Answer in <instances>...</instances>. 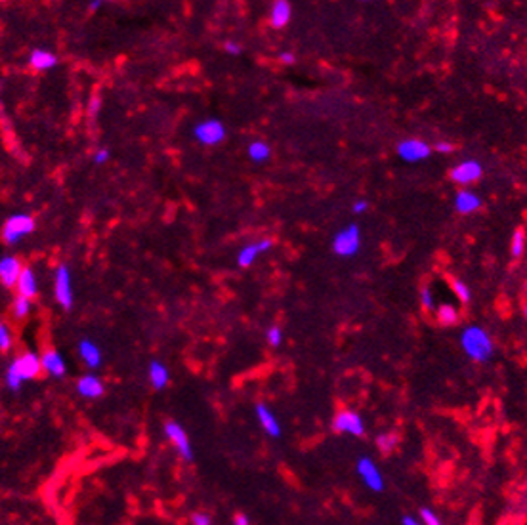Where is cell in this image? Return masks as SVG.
I'll return each mask as SVG.
<instances>
[{
  "instance_id": "obj_32",
  "label": "cell",
  "mask_w": 527,
  "mask_h": 525,
  "mask_svg": "<svg viewBox=\"0 0 527 525\" xmlns=\"http://www.w3.org/2000/svg\"><path fill=\"white\" fill-rule=\"evenodd\" d=\"M420 304L425 309H434V295L428 287L420 288Z\"/></svg>"
},
{
  "instance_id": "obj_37",
  "label": "cell",
  "mask_w": 527,
  "mask_h": 525,
  "mask_svg": "<svg viewBox=\"0 0 527 525\" xmlns=\"http://www.w3.org/2000/svg\"><path fill=\"white\" fill-rule=\"evenodd\" d=\"M369 211V201L365 199H360V201H355L354 203V212L355 214H363V212Z\"/></svg>"
},
{
  "instance_id": "obj_19",
  "label": "cell",
  "mask_w": 527,
  "mask_h": 525,
  "mask_svg": "<svg viewBox=\"0 0 527 525\" xmlns=\"http://www.w3.org/2000/svg\"><path fill=\"white\" fill-rule=\"evenodd\" d=\"M455 208L458 214H472L482 208V199L470 189H461L455 195Z\"/></svg>"
},
{
  "instance_id": "obj_41",
  "label": "cell",
  "mask_w": 527,
  "mask_h": 525,
  "mask_svg": "<svg viewBox=\"0 0 527 525\" xmlns=\"http://www.w3.org/2000/svg\"><path fill=\"white\" fill-rule=\"evenodd\" d=\"M403 525H422V524H418L417 519H413L411 516H405V518H403Z\"/></svg>"
},
{
  "instance_id": "obj_12",
  "label": "cell",
  "mask_w": 527,
  "mask_h": 525,
  "mask_svg": "<svg viewBox=\"0 0 527 525\" xmlns=\"http://www.w3.org/2000/svg\"><path fill=\"white\" fill-rule=\"evenodd\" d=\"M23 264L18 256L13 254H6L0 258V285L4 288H13L18 285L21 271H23Z\"/></svg>"
},
{
  "instance_id": "obj_17",
  "label": "cell",
  "mask_w": 527,
  "mask_h": 525,
  "mask_svg": "<svg viewBox=\"0 0 527 525\" xmlns=\"http://www.w3.org/2000/svg\"><path fill=\"white\" fill-rule=\"evenodd\" d=\"M78 355L83 359V363L88 369H100L102 367L103 355L102 350L97 346L96 342L90 338H83L78 342Z\"/></svg>"
},
{
  "instance_id": "obj_26",
  "label": "cell",
  "mask_w": 527,
  "mask_h": 525,
  "mask_svg": "<svg viewBox=\"0 0 527 525\" xmlns=\"http://www.w3.org/2000/svg\"><path fill=\"white\" fill-rule=\"evenodd\" d=\"M523 250H526V231L518 230L512 233V241H510V254L512 258H520L523 254Z\"/></svg>"
},
{
  "instance_id": "obj_3",
  "label": "cell",
  "mask_w": 527,
  "mask_h": 525,
  "mask_svg": "<svg viewBox=\"0 0 527 525\" xmlns=\"http://www.w3.org/2000/svg\"><path fill=\"white\" fill-rule=\"evenodd\" d=\"M162 432H165V437L170 442V445L176 449V453H178V456H180L182 461L191 462L193 459H195L191 440H189L186 428H184L180 423H176V420H167L165 426H162Z\"/></svg>"
},
{
  "instance_id": "obj_22",
  "label": "cell",
  "mask_w": 527,
  "mask_h": 525,
  "mask_svg": "<svg viewBox=\"0 0 527 525\" xmlns=\"http://www.w3.org/2000/svg\"><path fill=\"white\" fill-rule=\"evenodd\" d=\"M290 18H292V8L287 0H277L273 2L270 12V25L273 29H283L289 25Z\"/></svg>"
},
{
  "instance_id": "obj_6",
  "label": "cell",
  "mask_w": 527,
  "mask_h": 525,
  "mask_svg": "<svg viewBox=\"0 0 527 525\" xmlns=\"http://www.w3.org/2000/svg\"><path fill=\"white\" fill-rule=\"evenodd\" d=\"M225 134H227V130H225L224 122L218 119H205L193 126V138L206 148L220 146L225 140Z\"/></svg>"
},
{
  "instance_id": "obj_29",
  "label": "cell",
  "mask_w": 527,
  "mask_h": 525,
  "mask_svg": "<svg viewBox=\"0 0 527 525\" xmlns=\"http://www.w3.org/2000/svg\"><path fill=\"white\" fill-rule=\"evenodd\" d=\"M13 344L12 329L8 327L4 321H0V352H8Z\"/></svg>"
},
{
  "instance_id": "obj_4",
  "label": "cell",
  "mask_w": 527,
  "mask_h": 525,
  "mask_svg": "<svg viewBox=\"0 0 527 525\" xmlns=\"http://www.w3.org/2000/svg\"><path fill=\"white\" fill-rule=\"evenodd\" d=\"M35 231V218L31 214H23V212H18L4 222V228H2V239L6 244H16L20 243L21 239L29 235Z\"/></svg>"
},
{
  "instance_id": "obj_40",
  "label": "cell",
  "mask_w": 527,
  "mask_h": 525,
  "mask_svg": "<svg viewBox=\"0 0 527 525\" xmlns=\"http://www.w3.org/2000/svg\"><path fill=\"white\" fill-rule=\"evenodd\" d=\"M100 105H102V103H100V100H97V98H94V100L90 102V107H88V113H90L92 117L97 115V111H100Z\"/></svg>"
},
{
  "instance_id": "obj_34",
  "label": "cell",
  "mask_w": 527,
  "mask_h": 525,
  "mask_svg": "<svg viewBox=\"0 0 527 525\" xmlns=\"http://www.w3.org/2000/svg\"><path fill=\"white\" fill-rule=\"evenodd\" d=\"M224 50L230 54V56H239L241 52H243V46L239 45V42H235V40H227L224 45Z\"/></svg>"
},
{
  "instance_id": "obj_7",
  "label": "cell",
  "mask_w": 527,
  "mask_h": 525,
  "mask_svg": "<svg viewBox=\"0 0 527 525\" xmlns=\"http://www.w3.org/2000/svg\"><path fill=\"white\" fill-rule=\"evenodd\" d=\"M54 296H56V302L64 307L65 312H69L73 304H75L71 269H69V266H65V264H61L56 269V276H54Z\"/></svg>"
},
{
  "instance_id": "obj_39",
  "label": "cell",
  "mask_w": 527,
  "mask_h": 525,
  "mask_svg": "<svg viewBox=\"0 0 527 525\" xmlns=\"http://www.w3.org/2000/svg\"><path fill=\"white\" fill-rule=\"evenodd\" d=\"M233 525H251V519L247 514H235V518H233Z\"/></svg>"
},
{
  "instance_id": "obj_24",
  "label": "cell",
  "mask_w": 527,
  "mask_h": 525,
  "mask_svg": "<svg viewBox=\"0 0 527 525\" xmlns=\"http://www.w3.org/2000/svg\"><path fill=\"white\" fill-rule=\"evenodd\" d=\"M437 321L445 325V327H451V325H456L458 321V312L453 304H442L437 307Z\"/></svg>"
},
{
  "instance_id": "obj_25",
  "label": "cell",
  "mask_w": 527,
  "mask_h": 525,
  "mask_svg": "<svg viewBox=\"0 0 527 525\" xmlns=\"http://www.w3.org/2000/svg\"><path fill=\"white\" fill-rule=\"evenodd\" d=\"M31 307H32L31 300H27V298H23V296H16L12 302V315L18 321L25 319L27 315L31 314Z\"/></svg>"
},
{
  "instance_id": "obj_9",
  "label": "cell",
  "mask_w": 527,
  "mask_h": 525,
  "mask_svg": "<svg viewBox=\"0 0 527 525\" xmlns=\"http://www.w3.org/2000/svg\"><path fill=\"white\" fill-rule=\"evenodd\" d=\"M483 174V167L482 163H478L474 159L463 160V163H458L456 167L451 168V179L458 184V186H470V184H474L478 179L482 178Z\"/></svg>"
},
{
  "instance_id": "obj_16",
  "label": "cell",
  "mask_w": 527,
  "mask_h": 525,
  "mask_svg": "<svg viewBox=\"0 0 527 525\" xmlns=\"http://www.w3.org/2000/svg\"><path fill=\"white\" fill-rule=\"evenodd\" d=\"M40 363H42V371L48 372L54 378H64L67 372V365H65L64 355L58 350H46L40 355Z\"/></svg>"
},
{
  "instance_id": "obj_33",
  "label": "cell",
  "mask_w": 527,
  "mask_h": 525,
  "mask_svg": "<svg viewBox=\"0 0 527 525\" xmlns=\"http://www.w3.org/2000/svg\"><path fill=\"white\" fill-rule=\"evenodd\" d=\"M420 519H422V525H442L439 518L432 512L430 508H422L420 510Z\"/></svg>"
},
{
  "instance_id": "obj_10",
  "label": "cell",
  "mask_w": 527,
  "mask_h": 525,
  "mask_svg": "<svg viewBox=\"0 0 527 525\" xmlns=\"http://www.w3.org/2000/svg\"><path fill=\"white\" fill-rule=\"evenodd\" d=\"M432 153V148L422 140L417 138H409L398 143V155L399 159H403L405 163H420V160L428 159Z\"/></svg>"
},
{
  "instance_id": "obj_38",
  "label": "cell",
  "mask_w": 527,
  "mask_h": 525,
  "mask_svg": "<svg viewBox=\"0 0 527 525\" xmlns=\"http://www.w3.org/2000/svg\"><path fill=\"white\" fill-rule=\"evenodd\" d=\"M279 59H281V64H285V65H292L296 61L292 52H281V54H279Z\"/></svg>"
},
{
  "instance_id": "obj_20",
  "label": "cell",
  "mask_w": 527,
  "mask_h": 525,
  "mask_svg": "<svg viewBox=\"0 0 527 525\" xmlns=\"http://www.w3.org/2000/svg\"><path fill=\"white\" fill-rule=\"evenodd\" d=\"M148 380L153 390H162L170 382V371L162 361H151L148 367Z\"/></svg>"
},
{
  "instance_id": "obj_36",
  "label": "cell",
  "mask_w": 527,
  "mask_h": 525,
  "mask_svg": "<svg viewBox=\"0 0 527 525\" xmlns=\"http://www.w3.org/2000/svg\"><path fill=\"white\" fill-rule=\"evenodd\" d=\"M453 149H455V146L453 143H449V141H439V143H436V151L437 153H453Z\"/></svg>"
},
{
  "instance_id": "obj_27",
  "label": "cell",
  "mask_w": 527,
  "mask_h": 525,
  "mask_svg": "<svg viewBox=\"0 0 527 525\" xmlns=\"http://www.w3.org/2000/svg\"><path fill=\"white\" fill-rule=\"evenodd\" d=\"M451 287H453V293L456 295V298L463 302V304H468L470 298H472V293H470V287L461 279H453L451 281Z\"/></svg>"
},
{
  "instance_id": "obj_1",
  "label": "cell",
  "mask_w": 527,
  "mask_h": 525,
  "mask_svg": "<svg viewBox=\"0 0 527 525\" xmlns=\"http://www.w3.org/2000/svg\"><path fill=\"white\" fill-rule=\"evenodd\" d=\"M40 372H42V363H40L39 353L23 352L8 365L4 380H6V386L10 390L20 391L23 382L35 380Z\"/></svg>"
},
{
  "instance_id": "obj_15",
  "label": "cell",
  "mask_w": 527,
  "mask_h": 525,
  "mask_svg": "<svg viewBox=\"0 0 527 525\" xmlns=\"http://www.w3.org/2000/svg\"><path fill=\"white\" fill-rule=\"evenodd\" d=\"M254 413H256V418L262 430L268 434L270 437H281V424L277 420V416L273 415V411L268 407L266 403H256L254 407Z\"/></svg>"
},
{
  "instance_id": "obj_2",
  "label": "cell",
  "mask_w": 527,
  "mask_h": 525,
  "mask_svg": "<svg viewBox=\"0 0 527 525\" xmlns=\"http://www.w3.org/2000/svg\"><path fill=\"white\" fill-rule=\"evenodd\" d=\"M461 346H463L464 353L476 363H485L495 350L493 338L489 336L485 329L478 327V325H470L464 329L461 334Z\"/></svg>"
},
{
  "instance_id": "obj_23",
  "label": "cell",
  "mask_w": 527,
  "mask_h": 525,
  "mask_svg": "<svg viewBox=\"0 0 527 525\" xmlns=\"http://www.w3.org/2000/svg\"><path fill=\"white\" fill-rule=\"evenodd\" d=\"M247 153H249L251 160H254V163H264V160H268L271 157V148L266 141L256 140L249 143Z\"/></svg>"
},
{
  "instance_id": "obj_30",
  "label": "cell",
  "mask_w": 527,
  "mask_h": 525,
  "mask_svg": "<svg viewBox=\"0 0 527 525\" xmlns=\"http://www.w3.org/2000/svg\"><path fill=\"white\" fill-rule=\"evenodd\" d=\"M266 340H268V344L271 348L281 346V342H283V331L279 327H270L268 329V333H266Z\"/></svg>"
},
{
  "instance_id": "obj_43",
  "label": "cell",
  "mask_w": 527,
  "mask_h": 525,
  "mask_svg": "<svg viewBox=\"0 0 527 525\" xmlns=\"http://www.w3.org/2000/svg\"><path fill=\"white\" fill-rule=\"evenodd\" d=\"M523 315H526V319H527V306H523Z\"/></svg>"
},
{
  "instance_id": "obj_21",
  "label": "cell",
  "mask_w": 527,
  "mask_h": 525,
  "mask_svg": "<svg viewBox=\"0 0 527 525\" xmlns=\"http://www.w3.org/2000/svg\"><path fill=\"white\" fill-rule=\"evenodd\" d=\"M29 65L35 71H50L58 65V56L45 48H35L29 56Z\"/></svg>"
},
{
  "instance_id": "obj_31",
  "label": "cell",
  "mask_w": 527,
  "mask_h": 525,
  "mask_svg": "<svg viewBox=\"0 0 527 525\" xmlns=\"http://www.w3.org/2000/svg\"><path fill=\"white\" fill-rule=\"evenodd\" d=\"M191 525H213V516L208 512H193L189 518Z\"/></svg>"
},
{
  "instance_id": "obj_28",
  "label": "cell",
  "mask_w": 527,
  "mask_h": 525,
  "mask_svg": "<svg viewBox=\"0 0 527 525\" xmlns=\"http://www.w3.org/2000/svg\"><path fill=\"white\" fill-rule=\"evenodd\" d=\"M377 445H379L380 453L388 455V453L393 451V447L398 445V436H396V434H382V436L377 437Z\"/></svg>"
},
{
  "instance_id": "obj_11",
  "label": "cell",
  "mask_w": 527,
  "mask_h": 525,
  "mask_svg": "<svg viewBox=\"0 0 527 525\" xmlns=\"http://www.w3.org/2000/svg\"><path fill=\"white\" fill-rule=\"evenodd\" d=\"M357 474H360V478L363 480V483H365L371 491H374V493H380V491L384 489L382 474H380V470L377 468V464H374L369 456H361L360 461H357Z\"/></svg>"
},
{
  "instance_id": "obj_8",
  "label": "cell",
  "mask_w": 527,
  "mask_h": 525,
  "mask_svg": "<svg viewBox=\"0 0 527 525\" xmlns=\"http://www.w3.org/2000/svg\"><path fill=\"white\" fill-rule=\"evenodd\" d=\"M333 430L338 432V434H350L354 437H361L365 436V423H363L360 413L342 409L336 413L335 420H333Z\"/></svg>"
},
{
  "instance_id": "obj_18",
  "label": "cell",
  "mask_w": 527,
  "mask_h": 525,
  "mask_svg": "<svg viewBox=\"0 0 527 525\" xmlns=\"http://www.w3.org/2000/svg\"><path fill=\"white\" fill-rule=\"evenodd\" d=\"M16 290H18V296H23L27 300L37 298V295H39V279H37V273L31 268H23L20 279H18V285H16Z\"/></svg>"
},
{
  "instance_id": "obj_14",
  "label": "cell",
  "mask_w": 527,
  "mask_h": 525,
  "mask_svg": "<svg viewBox=\"0 0 527 525\" xmlns=\"http://www.w3.org/2000/svg\"><path fill=\"white\" fill-rule=\"evenodd\" d=\"M273 247V239H260L256 243H251L243 247V249L239 250L237 254V266L239 268H251L254 260H256L262 252L266 250H270Z\"/></svg>"
},
{
  "instance_id": "obj_13",
  "label": "cell",
  "mask_w": 527,
  "mask_h": 525,
  "mask_svg": "<svg viewBox=\"0 0 527 525\" xmlns=\"http://www.w3.org/2000/svg\"><path fill=\"white\" fill-rule=\"evenodd\" d=\"M77 394L84 399H100L105 394V384L102 382V378L88 372L77 380Z\"/></svg>"
},
{
  "instance_id": "obj_42",
  "label": "cell",
  "mask_w": 527,
  "mask_h": 525,
  "mask_svg": "<svg viewBox=\"0 0 527 525\" xmlns=\"http://www.w3.org/2000/svg\"><path fill=\"white\" fill-rule=\"evenodd\" d=\"M103 2H100V0H94V2H90V10H97V8H102Z\"/></svg>"
},
{
  "instance_id": "obj_5",
  "label": "cell",
  "mask_w": 527,
  "mask_h": 525,
  "mask_svg": "<svg viewBox=\"0 0 527 525\" xmlns=\"http://www.w3.org/2000/svg\"><path fill=\"white\" fill-rule=\"evenodd\" d=\"M361 249V230L357 224H350L342 231H338L333 239V250L336 256L352 258Z\"/></svg>"
},
{
  "instance_id": "obj_35",
  "label": "cell",
  "mask_w": 527,
  "mask_h": 525,
  "mask_svg": "<svg viewBox=\"0 0 527 525\" xmlns=\"http://www.w3.org/2000/svg\"><path fill=\"white\" fill-rule=\"evenodd\" d=\"M109 157H111L109 149H105V148L97 149L96 153H94V163H96V165H103V163H107V160H109Z\"/></svg>"
}]
</instances>
